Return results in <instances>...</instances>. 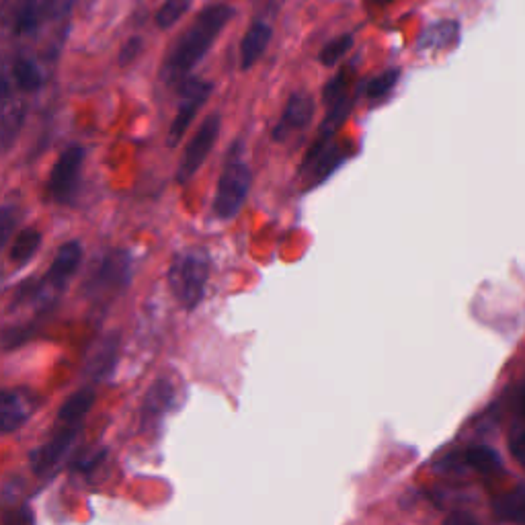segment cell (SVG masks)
<instances>
[{"label":"cell","mask_w":525,"mask_h":525,"mask_svg":"<svg viewBox=\"0 0 525 525\" xmlns=\"http://www.w3.org/2000/svg\"><path fill=\"white\" fill-rule=\"evenodd\" d=\"M271 42V27L267 23H255L240 42V68L249 70L265 54Z\"/></svg>","instance_id":"9a60e30c"},{"label":"cell","mask_w":525,"mask_h":525,"mask_svg":"<svg viewBox=\"0 0 525 525\" xmlns=\"http://www.w3.org/2000/svg\"><path fill=\"white\" fill-rule=\"evenodd\" d=\"M353 48V35L351 33H343L339 37H335L333 42H329L325 48L320 52V64L322 66H335L337 62H341L349 50Z\"/></svg>","instance_id":"7402d4cb"},{"label":"cell","mask_w":525,"mask_h":525,"mask_svg":"<svg viewBox=\"0 0 525 525\" xmlns=\"http://www.w3.org/2000/svg\"><path fill=\"white\" fill-rule=\"evenodd\" d=\"M253 173L245 158H242V146L236 142L228 152L224 171L220 175L216 197H214V214L220 220H232L240 214L242 206L251 193Z\"/></svg>","instance_id":"277c9868"},{"label":"cell","mask_w":525,"mask_h":525,"mask_svg":"<svg viewBox=\"0 0 525 525\" xmlns=\"http://www.w3.org/2000/svg\"><path fill=\"white\" fill-rule=\"evenodd\" d=\"M232 17L234 9L228 5H212L197 15L163 64V78L169 85L185 83L183 78L204 60Z\"/></svg>","instance_id":"6da1fadb"},{"label":"cell","mask_w":525,"mask_h":525,"mask_svg":"<svg viewBox=\"0 0 525 525\" xmlns=\"http://www.w3.org/2000/svg\"><path fill=\"white\" fill-rule=\"evenodd\" d=\"M103 458H105V452L99 450V452H95V454L89 456V458H80V460H76L74 468L80 470V472H91V470H95V466L101 464Z\"/></svg>","instance_id":"d6a6232c"},{"label":"cell","mask_w":525,"mask_h":525,"mask_svg":"<svg viewBox=\"0 0 525 525\" xmlns=\"http://www.w3.org/2000/svg\"><path fill=\"white\" fill-rule=\"evenodd\" d=\"M117 359H119V335L109 333L91 347L85 361V374L93 382H103L113 376Z\"/></svg>","instance_id":"7c38bea8"},{"label":"cell","mask_w":525,"mask_h":525,"mask_svg":"<svg viewBox=\"0 0 525 525\" xmlns=\"http://www.w3.org/2000/svg\"><path fill=\"white\" fill-rule=\"evenodd\" d=\"M212 261L204 249H185L173 257L167 273V284L185 310H195L206 298Z\"/></svg>","instance_id":"3957f363"},{"label":"cell","mask_w":525,"mask_h":525,"mask_svg":"<svg viewBox=\"0 0 525 525\" xmlns=\"http://www.w3.org/2000/svg\"><path fill=\"white\" fill-rule=\"evenodd\" d=\"M509 450L515 458V462L525 468V427L515 431L511 437H509Z\"/></svg>","instance_id":"4dcf8cb0"},{"label":"cell","mask_w":525,"mask_h":525,"mask_svg":"<svg viewBox=\"0 0 525 525\" xmlns=\"http://www.w3.org/2000/svg\"><path fill=\"white\" fill-rule=\"evenodd\" d=\"M5 525H35L33 513L27 507L15 509L13 513L5 515Z\"/></svg>","instance_id":"1f68e13d"},{"label":"cell","mask_w":525,"mask_h":525,"mask_svg":"<svg viewBox=\"0 0 525 525\" xmlns=\"http://www.w3.org/2000/svg\"><path fill=\"white\" fill-rule=\"evenodd\" d=\"M519 413L525 417V388L519 392Z\"/></svg>","instance_id":"e575fe53"},{"label":"cell","mask_w":525,"mask_h":525,"mask_svg":"<svg viewBox=\"0 0 525 525\" xmlns=\"http://www.w3.org/2000/svg\"><path fill=\"white\" fill-rule=\"evenodd\" d=\"M21 119H23V109L21 107H5V115H3V146L5 150L11 148L17 132H19V126H21Z\"/></svg>","instance_id":"d4e9b609"},{"label":"cell","mask_w":525,"mask_h":525,"mask_svg":"<svg viewBox=\"0 0 525 525\" xmlns=\"http://www.w3.org/2000/svg\"><path fill=\"white\" fill-rule=\"evenodd\" d=\"M347 95V72H339L331 83L325 87V93H322V99H325L327 105H333L335 101H339L341 97Z\"/></svg>","instance_id":"83f0119b"},{"label":"cell","mask_w":525,"mask_h":525,"mask_svg":"<svg viewBox=\"0 0 525 525\" xmlns=\"http://www.w3.org/2000/svg\"><path fill=\"white\" fill-rule=\"evenodd\" d=\"M33 337V329L31 327H13L5 331V351H11L15 347H21L23 343H27Z\"/></svg>","instance_id":"f546056e"},{"label":"cell","mask_w":525,"mask_h":525,"mask_svg":"<svg viewBox=\"0 0 525 525\" xmlns=\"http://www.w3.org/2000/svg\"><path fill=\"white\" fill-rule=\"evenodd\" d=\"M175 407V388L167 380H156L142 405V425L150 427Z\"/></svg>","instance_id":"5bb4252c"},{"label":"cell","mask_w":525,"mask_h":525,"mask_svg":"<svg viewBox=\"0 0 525 525\" xmlns=\"http://www.w3.org/2000/svg\"><path fill=\"white\" fill-rule=\"evenodd\" d=\"M493 511L501 521L525 525V489H513L493 501Z\"/></svg>","instance_id":"e0dca14e"},{"label":"cell","mask_w":525,"mask_h":525,"mask_svg":"<svg viewBox=\"0 0 525 525\" xmlns=\"http://www.w3.org/2000/svg\"><path fill=\"white\" fill-rule=\"evenodd\" d=\"M341 163H343V154L337 148L335 140L316 138L306 158L302 160L300 175L308 181V187H314L320 181H325Z\"/></svg>","instance_id":"30bf717a"},{"label":"cell","mask_w":525,"mask_h":525,"mask_svg":"<svg viewBox=\"0 0 525 525\" xmlns=\"http://www.w3.org/2000/svg\"><path fill=\"white\" fill-rule=\"evenodd\" d=\"M189 11V0H167L156 13V25L160 29L173 27Z\"/></svg>","instance_id":"cb8c5ba5"},{"label":"cell","mask_w":525,"mask_h":525,"mask_svg":"<svg viewBox=\"0 0 525 525\" xmlns=\"http://www.w3.org/2000/svg\"><path fill=\"white\" fill-rule=\"evenodd\" d=\"M314 115V101L308 93H296L290 97L284 115H281L279 124L275 126L273 138L275 140H286L292 130L306 128Z\"/></svg>","instance_id":"4fadbf2b"},{"label":"cell","mask_w":525,"mask_h":525,"mask_svg":"<svg viewBox=\"0 0 525 525\" xmlns=\"http://www.w3.org/2000/svg\"><path fill=\"white\" fill-rule=\"evenodd\" d=\"M37 23H39V9L31 0V3L23 5L17 11V15H15V31H17V35L33 33L37 29Z\"/></svg>","instance_id":"484cf974"},{"label":"cell","mask_w":525,"mask_h":525,"mask_svg":"<svg viewBox=\"0 0 525 525\" xmlns=\"http://www.w3.org/2000/svg\"><path fill=\"white\" fill-rule=\"evenodd\" d=\"M15 226H17V210H15V206L7 204L3 208V212H0V242H3V245H7L9 242Z\"/></svg>","instance_id":"f1b7e54d"},{"label":"cell","mask_w":525,"mask_h":525,"mask_svg":"<svg viewBox=\"0 0 525 525\" xmlns=\"http://www.w3.org/2000/svg\"><path fill=\"white\" fill-rule=\"evenodd\" d=\"M376 3H382V5H386V3H390V0H376Z\"/></svg>","instance_id":"d590c367"},{"label":"cell","mask_w":525,"mask_h":525,"mask_svg":"<svg viewBox=\"0 0 525 525\" xmlns=\"http://www.w3.org/2000/svg\"><path fill=\"white\" fill-rule=\"evenodd\" d=\"M398 78H400V70L398 68H390V70H384L382 74L374 76L370 83H368V97L370 99H382L386 97L398 83Z\"/></svg>","instance_id":"603a6c76"},{"label":"cell","mask_w":525,"mask_h":525,"mask_svg":"<svg viewBox=\"0 0 525 525\" xmlns=\"http://www.w3.org/2000/svg\"><path fill=\"white\" fill-rule=\"evenodd\" d=\"M13 78H15V85L23 93L37 91L39 87L44 85V74L31 58H19L13 64Z\"/></svg>","instance_id":"ffe728a7"},{"label":"cell","mask_w":525,"mask_h":525,"mask_svg":"<svg viewBox=\"0 0 525 525\" xmlns=\"http://www.w3.org/2000/svg\"><path fill=\"white\" fill-rule=\"evenodd\" d=\"M42 247V232L35 230V228H25L21 230L15 240H13V247H11V261L19 267L27 265Z\"/></svg>","instance_id":"ac0fdd59"},{"label":"cell","mask_w":525,"mask_h":525,"mask_svg":"<svg viewBox=\"0 0 525 525\" xmlns=\"http://www.w3.org/2000/svg\"><path fill=\"white\" fill-rule=\"evenodd\" d=\"M458 39V23L456 21H441L425 31L421 37V48H443L450 46Z\"/></svg>","instance_id":"44dd1931"},{"label":"cell","mask_w":525,"mask_h":525,"mask_svg":"<svg viewBox=\"0 0 525 525\" xmlns=\"http://www.w3.org/2000/svg\"><path fill=\"white\" fill-rule=\"evenodd\" d=\"M443 525H480L474 517H470L468 513H452L450 517H446Z\"/></svg>","instance_id":"836d02e7"},{"label":"cell","mask_w":525,"mask_h":525,"mask_svg":"<svg viewBox=\"0 0 525 525\" xmlns=\"http://www.w3.org/2000/svg\"><path fill=\"white\" fill-rule=\"evenodd\" d=\"M142 50H144V39L140 35H132L128 42L121 46V50L117 54V64L121 68L132 66L138 60V56L142 54Z\"/></svg>","instance_id":"4316f807"},{"label":"cell","mask_w":525,"mask_h":525,"mask_svg":"<svg viewBox=\"0 0 525 525\" xmlns=\"http://www.w3.org/2000/svg\"><path fill=\"white\" fill-rule=\"evenodd\" d=\"M212 91H214V85L208 83V80H201V78H189L181 85V103H179L177 115H175L171 130H169V146L171 148H175L181 142V138L185 136V132L191 126V121L201 111V107L206 105Z\"/></svg>","instance_id":"9c48e42d"},{"label":"cell","mask_w":525,"mask_h":525,"mask_svg":"<svg viewBox=\"0 0 525 525\" xmlns=\"http://www.w3.org/2000/svg\"><path fill=\"white\" fill-rule=\"evenodd\" d=\"M37 402L35 396L25 390V388H15L7 390L3 394V400H0V427H3V433L9 435L23 427L29 417L35 413Z\"/></svg>","instance_id":"8fae6325"},{"label":"cell","mask_w":525,"mask_h":525,"mask_svg":"<svg viewBox=\"0 0 525 525\" xmlns=\"http://www.w3.org/2000/svg\"><path fill=\"white\" fill-rule=\"evenodd\" d=\"M83 425L85 423L56 421L54 435L44 443V446H39L37 450H31V454H29L31 470L42 478L54 476L62 468L66 456L70 454Z\"/></svg>","instance_id":"8992f818"},{"label":"cell","mask_w":525,"mask_h":525,"mask_svg":"<svg viewBox=\"0 0 525 525\" xmlns=\"http://www.w3.org/2000/svg\"><path fill=\"white\" fill-rule=\"evenodd\" d=\"M132 255L126 251H111L103 255L89 273L87 279V294L93 298H101L105 294L124 292L132 284Z\"/></svg>","instance_id":"5b68a950"},{"label":"cell","mask_w":525,"mask_h":525,"mask_svg":"<svg viewBox=\"0 0 525 525\" xmlns=\"http://www.w3.org/2000/svg\"><path fill=\"white\" fill-rule=\"evenodd\" d=\"M95 390L93 388H83L74 392L70 398L62 402V407L58 411V421H70V423H85L89 411L95 405Z\"/></svg>","instance_id":"2e32d148"},{"label":"cell","mask_w":525,"mask_h":525,"mask_svg":"<svg viewBox=\"0 0 525 525\" xmlns=\"http://www.w3.org/2000/svg\"><path fill=\"white\" fill-rule=\"evenodd\" d=\"M83 245L78 240H68L54 255V261L48 273L42 279H29L15 292V306L31 304L39 310H50L58 296L66 290L70 279L76 275L80 263H83Z\"/></svg>","instance_id":"7a4b0ae2"},{"label":"cell","mask_w":525,"mask_h":525,"mask_svg":"<svg viewBox=\"0 0 525 525\" xmlns=\"http://www.w3.org/2000/svg\"><path fill=\"white\" fill-rule=\"evenodd\" d=\"M220 126H222V119L216 113L208 115L204 121H201V126L197 128L195 136L187 144L181 163H179V171H177L179 183L191 181V177L201 169V165L206 163V158L210 156L212 148L218 142Z\"/></svg>","instance_id":"ba28073f"},{"label":"cell","mask_w":525,"mask_h":525,"mask_svg":"<svg viewBox=\"0 0 525 525\" xmlns=\"http://www.w3.org/2000/svg\"><path fill=\"white\" fill-rule=\"evenodd\" d=\"M85 148L80 144H70L52 169L50 181H48V193L56 201V204H72L78 183H80V171H83L85 163Z\"/></svg>","instance_id":"52a82bcc"},{"label":"cell","mask_w":525,"mask_h":525,"mask_svg":"<svg viewBox=\"0 0 525 525\" xmlns=\"http://www.w3.org/2000/svg\"><path fill=\"white\" fill-rule=\"evenodd\" d=\"M464 464L470 466L472 470L476 472H482V474H493L497 470H501V456L489 448V446H472L464 452Z\"/></svg>","instance_id":"d6986e66"}]
</instances>
